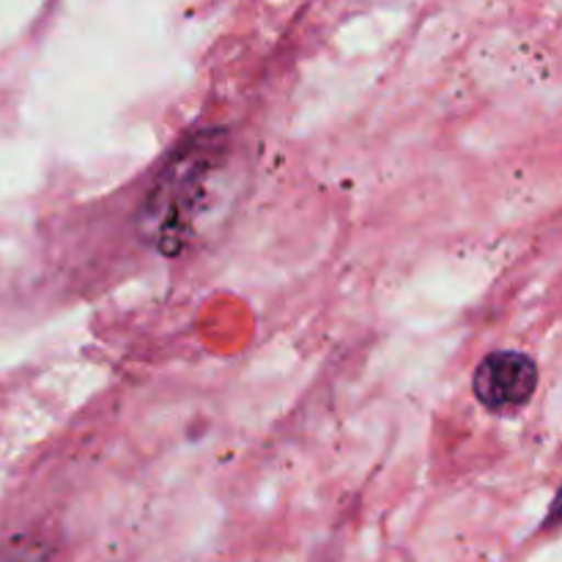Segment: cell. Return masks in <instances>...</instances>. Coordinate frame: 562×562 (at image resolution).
<instances>
[{
  "instance_id": "3957f363",
  "label": "cell",
  "mask_w": 562,
  "mask_h": 562,
  "mask_svg": "<svg viewBox=\"0 0 562 562\" xmlns=\"http://www.w3.org/2000/svg\"><path fill=\"white\" fill-rule=\"evenodd\" d=\"M0 562H42V554L36 552H3Z\"/></svg>"
},
{
  "instance_id": "6da1fadb",
  "label": "cell",
  "mask_w": 562,
  "mask_h": 562,
  "mask_svg": "<svg viewBox=\"0 0 562 562\" xmlns=\"http://www.w3.org/2000/svg\"><path fill=\"white\" fill-rule=\"evenodd\" d=\"M225 154L228 132L214 126L192 132L168 154L137 209V234L154 252L176 258L187 250Z\"/></svg>"
},
{
  "instance_id": "7a4b0ae2",
  "label": "cell",
  "mask_w": 562,
  "mask_h": 562,
  "mask_svg": "<svg viewBox=\"0 0 562 562\" xmlns=\"http://www.w3.org/2000/svg\"><path fill=\"white\" fill-rule=\"evenodd\" d=\"M538 387V366L525 351L503 349L488 355L472 376L475 398L494 415H510L530 404Z\"/></svg>"
}]
</instances>
